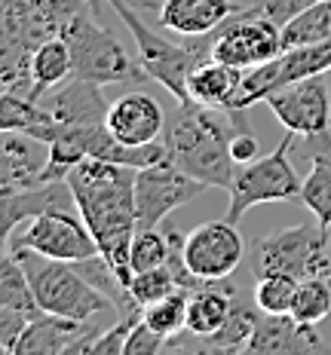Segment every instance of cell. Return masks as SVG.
Listing matches in <instances>:
<instances>
[{"label":"cell","instance_id":"cell-21","mask_svg":"<svg viewBox=\"0 0 331 355\" xmlns=\"http://www.w3.org/2000/svg\"><path fill=\"white\" fill-rule=\"evenodd\" d=\"M46 107L53 110V116L58 123L68 125H105L108 123V101L101 95L99 83H90V80H77L71 77L68 86L56 89V92H46Z\"/></svg>","mask_w":331,"mask_h":355},{"label":"cell","instance_id":"cell-9","mask_svg":"<svg viewBox=\"0 0 331 355\" xmlns=\"http://www.w3.org/2000/svg\"><path fill=\"white\" fill-rule=\"evenodd\" d=\"M212 37H215L212 58L227 62L242 71L270 62V58H276L282 53V28L273 19L264 16L261 3L242 6L227 21H221L215 31H212Z\"/></svg>","mask_w":331,"mask_h":355},{"label":"cell","instance_id":"cell-17","mask_svg":"<svg viewBox=\"0 0 331 355\" xmlns=\"http://www.w3.org/2000/svg\"><path fill=\"white\" fill-rule=\"evenodd\" d=\"M239 10L242 6L233 0H163L157 21L178 37H203Z\"/></svg>","mask_w":331,"mask_h":355},{"label":"cell","instance_id":"cell-34","mask_svg":"<svg viewBox=\"0 0 331 355\" xmlns=\"http://www.w3.org/2000/svg\"><path fill=\"white\" fill-rule=\"evenodd\" d=\"M261 3V10H264V16L267 19H273L279 28L282 25H289V21L294 16H300L304 10H310V6H316L319 0H257Z\"/></svg>","mask_w":331,"mask_h":355},{"label":"cell","instance_id":"cell-18","mask_svg":"<svg viewBox=\"0 0 331 355\" xmlns=\"http://www.w3.org/2000/svg\"><path fill=\"white\" fill-rule=\"evenodd\" d=\"M92 331L95 328L90 322L40 313L37 319L28 322L25 331H22L12 355H62V352H71L74 346H77L83 337H90Z\"/></svg>","mask_w":331,"mask_h":355},{"label":"cell","instance_id":"cell-36","mask_svg":"<svg viewBox=\"0 0 331 355\" xmlns=\"http://www.w3.org/2000/svg\"><path fill=\"white\" fill-rule=\"evenodd\" d=\"M129 3L135 6V10H151V12H157V10H160L157 0H129Z\"/></svg>","mask_w":331,"mask_h":355},{"label":"cell","instance_id":"cell-35","mask_svg":"<svg viewBox=\"0 0 331 355\" xmlns=\"http://www.w3.org/2000/svg\"><path fill=\"white\" fill-rule=\"evenodd\" d=\"M230 150H233V159H237V162L257 159V138H255V132H233Z\"/></svg>","mask_w":331,"mask_h":355},{"label":"cell","instance_id":"cell-25","mask_svg":"<svg viewBox=\"0 0 331 355\" xmlns=\"http://www.w3.org/2000/svg\"><path fill=\"white\" fill-rule=\"evenodd\" d=\"M328 71H331V40L282 49V53L273 58V86L282 89L289 83H298V80H304V77H316V73H328Z\"/></svg>","mask_w":331,"mask_h":355},{"label":"cell","instance_id":"cell-1","mask_svg":"<svg viewBox=\"0 0 331 355\" xmlns=\"http://www.w3.org/2000/svg\"><path fill=\"white\" fill-rule=\"evenodd\" d=\"M135 172L138 168L117 166L108 159H83L68 172L80 218L99 242L101 257L126 288L132 279L129 248L138 230Z\"/></svg>","mask_w":331,"mask_h":355},{"label":"cell","instance_id":"cell-7","mask_svg":"<svg viewBox=\"0 0 331 355\" xmlns=\"http://www.w3.org/2000/svg\"><path fill=\"white\" fill-rule=\"evenodd\" d=\"M65 43L71 49V62L77 80H90L99 86H114V83H142L147 77L142 62L132 58L123 43L101 25V19L95 21L92 12H80L74 21L65 25Z\"/></svg>","mask_w":331,"mask_h":355},{"label":"cell","instance_id":"cell-24","mask_svg":"<svg viewBox=\"0 0 331 355\" xmlns=\"http://www.w3.org/2000/svg\"><path fill=\"white\" fill-rule=\"evenodd\" d=\"M242 73H246L242 68H233V64H227V62L209 58V62H203L187 80L190 101L205 105V107H224V101L230 98L233 89L239 86Z\"/></svg>","mask_w":331,"mask_h":355},{"label":"cell","instance_id":"cell-3","mask_svg":"<svg viewBox=\"0 0 331 355\" xmlns=\"http://www.w3.org/2000/svg\"><path fill=\"white\" fill-rule=\"evenodd\" d=\"M80 12L90 0H0V83L10 92H31V58ZM95 16V12H92Z\"/></svg>","mask_w":331,"mask_h":355},{"label":"cell","instance_id":"cell-13","mask_svg":"<svg viewBox=\"0 0 331 355\" xmlns=\"http://www.w3.org/2000/svg\"><path fill=\"white\" fill-rule=\"evenodd\" d=\"M264 105L273 110L285 132H294V135H316V132L331 129V89L325 73L276 89L264 98Z\"/></svg>","mask_w":331,"mask_h":355},{"label":"cell","instance_id":"cell-30","mask_svg":"<svg viewBox=\"0 0 331 355\" xmlns=\"http://www.w3.org/2000/svg\"><path fill=\"white\" fill-rule=\"evenodd\" d=\"M300 279L294 276H282V272H270V276H261L255 285V303L261 313L270 315H282L291 313V303H294V291H298Z\"/></svg>","mask_w":331,"mask_h":355},{"label":"cell","instance_id":"cell-8","mask_svg":"<svg viewBox=\"0 0 331 355\" xmlns=\"http://www.w3.org/2000/svg\"><path fill=\"white\" fill-rule=\"evenodd\" d=\"M291 147H294V132L279 141L267 157H257L252 162H239L237 175L230 184V202H227V220L239 224L248 209L261 202H289L300 199L304 190V178L294 172L291 166Z\"/></svg>","mask_w":331,"mask_h":355},{"label":"cell","instance_id":"cell-23","mask_svg":"<svg viewBox=\"0 0 331 355\" xmlns=\"http://www.w3.org/2000/svg\"><path fill=\"white\" fill-rule=\"evenodd\" d=\"M0 129L3 132H22V135L34 138L40 144H53L62 123L53 116V110L40 101L28 98L22 92H10L3 89V98H0Z\"/></svg>","mask_w":331,"mask_h":355},{"label":"cell","instance_id":"cell-11","mask_svg":"<svg viewBox=\"0 0 331 355\" xmlns=\"http://www.w3.org/2000/svg\"><path fill=\"white\" fill-rule=\"evenodd\" d=\"M246 242L237 224L227 218L205 220L184 236V263L203 282H221L246 261Z\"/></svg>","mask_w":331,"mask_h":355},{"label":"cell","instance_id":"cell-27","mask_svg":"<svg viewBox=\"0 0 331 355\" xmlns=\"http://www.w3.org/2000/svg\"><path fill=\"white\" fill-rule=\"evenodd\" d=\"M322 40H331V0H319L316 6L294 16L289 25H282V49L322 43Z\"/></svg>","mask_w":331,"mask_h":355},{"label":"cell","instance_id":"cell-20","mask_svg":"<svg viewBox=\"0 0 331 355\" xmlns=\"http://www.w3.org/2000/svg\"><path fill=\"white\" fill-rule=\"evenodd\" d=\"M300 157L310 159V175L304 178L300 202L313 211L316 224L331 227V129L304 135Z\"/></svg>","mask_w":331,"mask_h":355},{"label":"cell","instance_id":"cell-2","mask_svg":"<svg viewBox=\"0 0 331 355\" xmlns=\"http://www.w3.org/2000/svg\"><path fill=\"white\" fill-rule=\"evenodd\" d=\"M233 125L221 107H205L196 101H178L172 116H166V162L187 172L209 187L230 190L239 162L230 150Z\"/></svg>","mask_w":331,"mask_h":355},{"label":"cell","instance_id":"cell-38","mask_svg":"<svg viewBox=\"0 0 331 355\" xmlns=\"http://www.w3.org/2000/svg\"><path fill=\"white\" fill-rule=\"evenodd\" d=\"M325 230H328V233H331V227H325Z\"/></svg>","mask_w":331,"mask_h":355},{"label":"cell","instance_id":"cell-28","mask_svg":"<svg viewBox=\"0 0 331 355\" xmlns=\"http://www.w3.org/2000/svg\"><path fill=\"white\" fill-rule=\"evenodd\" d=\"M187 303H190V291L187 288H178L169 297L144 306V324L153 328L157 334H163L166 340L178 337L187 328Z\"/></svg>","mask_w":331,"mask_h":355},{"label":"cell","instance_id":"cell-4","mask_svg":"<svg viewBox=\"0 0 331 355\" xmlns=\"http://www.w3.org/2000/svg\"><path fill=\"white\" fill-rule=\"evenodd\" d=\"M108 6L120 16V21L129 28V34L135 37L138 62H142L147 77L157 80L166 92H172L175 101H190L187 80L203 62L212 58V49H215L212 31L203 37H181V43H172L166 37H160L153 28H147V21L138 16V10L129 0H108Z\"/></svg>","mask_w":331,"mask_h":355},{"label":"cell","instance_id":"cell-6","mask_svg":"<svg viewBox=\"0 0 331 355\" xmlns=\"http://www.w3.org/2000/svg\"><path fill=\"white\" fill-rule=\"evenodd\" d=\"M248 270L255 279L282 272L294 279L331 282V233L319 224H294L285 230L257 236L248 245Z\"/></svg>","mask_w":331,"mask_h":355},{"label":"cell","instance_id":"cell-31","mask_svg":"<svg viewBox=\"0 0 331 355\" xmlns=\"http://www.w3.org/2000/svg\"><path fill=\"white\" fill-rule=\"evenodd\" d=\"M166 261H169V236H166V230H157V227L135 230V239H132V248H129L132 272L157 270V266H166Z\"/></svg>","mask_w":331,"mask_h":355},{"label":"cell","instance_id":"cell-19","mask_svg":"<svg viewBox=\"0 0 331 355\" xmlns=\"http://www.w3.org/2000/svg\"><path fill=\"white\" fill-rule=\"evenodd\" d=\"M31 141L34 138L22 135V132H3V141H0V196L43 184V168H46L49 153L43 157Z\"/></svg>","mask_w":331,"mask_h":355},{"label":"cell","instance_id":"cell-33","mask_svg":"<svg viewBox=\"0 0 331 355\" xmlns=\"http://www.w3.org/2000/svg\"><path fill=\"white\" fill-rule=\"evenodd\" d=\"M169 340L163 334H157L153 328H147L144 319L132 328V334L126 337V346H123V355H157L166 349Z\"/></svg>","mask_w":331,"mask_h":355},{"label":"cell","instance_id":"cell-22","mask_svg":"<svg viewBox=\"0 0 331 355\" xmlns=\"http://www.w3.org/2000/svg\"><path fill=\"white\" fill-rule=\"evenodd\" d=\"M239 297H242V291L230 279H221V282H212V285L200 288V291H190L187 328H184V334L212 337L221 324L227 322V315L233 313Z\"/></svg>","mask_w":331,"mask_h":355},{"label":"cell","instance_id":"cell-15","mask_svg":"<svg viewBox=\"0 0 331 355\" xmlns=\"http://www.w3.org/2000/svg\"><path fill=\"white\" fill-rule=\"evenodd\" d=\"M108 129L123 144H151L166 132V114L147 92H126L108 107Z\"/></svg>","mask_w":331,"mask_h":355},{"label":"cell","instance_id":"cell-5","mask_svg":"<svg viewBox=\"0 0 331 355\" xmlns=\"http://www.w3.org/2000/svg\"><path fill=\"white\" fill-rule=\"evenodd\" d=\"M12 254L19 257V263L25 266L28 282L34 288V297L40 303L43 313L65 315V319H77V322H90L92 315L105 313L114 306V300L108 297L101 288H95L83 272L77 270V263L68 261H53L43 257L31 248H12ZM117 309V306H114Z\"/></svg>","mask_w":331,"mask_h":355},{"label":"cell","instance_id":"cell-14","mask_svg":"<svg viewBox=\"0 0 331 355\" xmlns=\"http://www.w3.org/2000/svg\"><path fill=\"white\" fill-rule=\"evenodd\" d=\"M331 346L322 340L316 324L298 322L291 313L270 315L261 313L252 340L246 346V355H304V352H328Z\"/></svg>","mask_w":331,"mask_h":355},{"label":"cell","instance_id":"cell-32","mask_svg":"<svg viewBox=\"0 0 331 355\" xmlns=\"http://www.w3.org/2000/svg\"><path fill=\"white\" fill-rule=\"evenodd\" d=\"M172 291H178V282H175V276H172L169 266L132 272V279H129V294L142 303V306H151V303L169 297Z\"/></svg>","mask_w":331,"mask_h":355},{"label":"cell","instance_id":"cell-12","mask_svg":"<svg viewBox=\"0 0 331 355\" xmlns=\"http://www.w3.org/2000/svg\"><path fill=\"white\" fill-rule=\"evenodd\" d=\"M209 184L196 181L187 172L175 168L172 162H160V166H147L135 172V214H138V230L157 227L169 214L190 199H196Z\"/></svg>","mask_w":331,"mask_h":355},{"label":"cell","instance_id":"cell-16","mask_svg":"<svg viewBox=\"0 0 331 355\" xmlns=\"http://www.w3.org/2000/svg\"><path fill=\"white\" fill-rule=\"evenodd\" d=\"M46 211H77V199H74L68 178L0 196V236L10 239L12 230L25 218H37V214H46Z\"/></svg>","mask_w":331,"mask_h":355},{"label":"cell","instance_id":"cell-37","mask_svg":"<svg viewBox=\"0 0 331 355\" xmlns=\"http://www.w3.org/2000/svg\"><path fill=\"white\" fill-rule=\"evenodd\" d=\"M101 3H108V0H90L92 12H95V16H99V19H101V12H99V10H101Z\"/></svg>","mask_w":331,"mask_h":355},{"label":"cell","instance_id":"cell-29","mask_svg":"<svg viewBox=\"0 0 331 355\" xmlns=\"http://www.w3.org/2000/svg\"><path fill=\"white\" fill-rule=\"evenodd\" d=\"M291 315L304 324H319L331 315V282L328 279H300L294 291Z\"/></svg>","mask_w":331,"mask_h":355},{"label":"cell","instance_id":"cell-26","mask_svg":"<svg viewBox=\"0 0 331 355\" xmlns=\"http://www.w3.org/2000/svg\"><path fill=\"white\" fill-rule=\"evenodd\" d=\"M71 73H74V62L65 37L46 40L31 58V92H28V98L40 101L53 86L71 80Z\"/></svg>","mask_w":331,"mask_h":355},{"label":"cell","instance_id":"cell-10","mask_svg":"<svg viewBox=\"0 0 331 355\" xmlns=\"http://www.w3.org/2000/svg\"><path fill=\"white\" fill-rule=\"evenodd\" d=\"M6 245L12 248H31L43 257H53V261H68L80 263L99 257V242L90 233L83 218H74V211H46L31 218V224L22 227L6 239Z\"/></svg>","mask_w":331,"mask_h":355}]
</instances>
